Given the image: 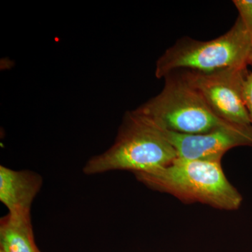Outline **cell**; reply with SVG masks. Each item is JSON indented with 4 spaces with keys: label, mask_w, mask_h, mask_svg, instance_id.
<instances>
[{
    "label": "cell",
    "mask_w": 252,
    "mask_h": 252,
    "mask_svg": "<svg viewBox=\"0 0 252 252\" xmlns=\"http://www.w3.org/2000/svg\"><path fill=\"white\" fill-rule=\"evenodd\" d=\"M180 72L198 89L217 117L232 125L252 127L244 99V82L248 68L207 73Z\"/></svg>",
    "instance_id": "5b68a950"
},
{
    "label": "cell",
    "mask_w": 252,
    "mask_h": 252,
    "mask_svg": "<svg viewBox=\"0 0 252 252\" xmlns=\"http://www.w3.org/2000/svg\"><path fill=\"white\" fill-rule=\"evenodd\" d=\"M164 79L161 92L136 109L165 130L195 135L234 126L212 112L203 96L182 72L172 73Z\"/></svg>",
    "instance_id": "277c9868"
},
{
    "label": "cell",
    "mask_w": 252,
    "mask_h": 252,
    "mask_svg": "<svg viewBox=\"0 0 252 252\" xmlns=\"http://www.w3.org/2000/svg\"><path fill=\"white\" fill-rule=\"evenodd\" d=\"M41 175L31 170H15L0 166V201L8 211H31L42 187Z\"/></svg>",
    "instance_id": "52a82bcc"
},
{
    "label": "cell",
    "mask_w": 252,
    "mask_h": 252,
    "mask_svg": "<svg viewBox=\"0 0 252 252\" xmlns=\"http://www.w3.org/2000/svg\"><path fill=\"white\" fill-rule=\"evenodd\" d=\"M249 65H251L252 67V51L251 56H250V62H249Z\"/></svg>",
    "instance_id": "8fae6325"
},
{
    "label": "cell",
    "mask_w": 252,
    "mask_h": 252,
    "mask_svg": "<svg viewBox=\"0 0 252 252\" xmlns=\"http://www.w3.org/2000/svg\"><path fill=\"white\" fill-rule=\"evenodd\" d=\"M165 131L179 158L221 162L230 149L240 146L252 147V127L230 126L195 135Z\"/></svg>",
    "instance_id": "8992f818"
},
{
    "label": "cell",
    "mask_w": 252,
    "mask_h": 252,
    "mask_svg": "<svg viewBox=\"0 0 252 252\" xmlns=\"http://www.w3.org/2000/svg\"><path fill=\"white\" fill-rule=\"evenodd\" d=\"M233 2L252 41V0H234Z\"/></svg>",
    "instance_id": "9c48e42d"
},
{
    "label": "cell",
    "mask_w": 252,
    "mask_h": 252,
    "mask_svg": "<svg viewBox=\"0 0 252 252\" xmlns=\"http://www.w3.org/2000/svg\"><path fill=\"white\" fill-rule=\"evenodd\" d=\"M177 158L165 129L134 109L124 116L112 145L89 159L83 172L87 175L114 170L140 173L168 166Z\"/></svg>",
    "instance_id": "6da1fadb"
},
{
    "label": "cell",
    "mask_w": 252,
    "mask_h": 252,
    "mask_svg": "<svg viewBox=\"0 0 252 252\" xmlns=\"http://www.w3.org/2000/svg\"><path fill=\"white\" fill-rule=\"evenodd\" d=\"M252 41L240 18L229 31L210 41L181 38L159 58L156 66L158 79L180 71L212 72L248 68Z\"/></svg>",
    "instance_id": "3957f363"
},
{
    "label": "cell",
    "mask_w": 252,
    "mask_h": 252,
    "mask_svg": "<svg viewBox=\"0 0 252 252\" xmlns=\"http://www.w3.org/2000/svg\"><path fill=\"white\" fill-rule=\"evenodd\" d=\"M244 99L252 125V69L248 71L244 82Z\"/></svg>",
    "instance_id": "30bf717a"
},
{
    "label": "cell",
    "mask_w": 252,
    "mask_h": 252,
    "mask_svg": "<svg viewBox=\"0 0 252 252\" xmlns=\"http://www.w3.org/2000/svg\"><path fill=\"white\" fill-rule=\"evenodd\" d=\"M0 252H41L34 240L31 211L8 212L1 219Z\"/></svg>",
    "instance_id": "ba28073f"
},
{
    "label": "cell",
    "mask_w": 252,
    "mask_h": 252,
    "mask_svg": "<svg viewBox=\"0 0 252 252\" xmlns=\"http://www.w3.org/2000/svg\"><path fill=\"white\" fill-rule=\"evenodd\" d=\"M152 190L185 203H201L225 211L241 207V194L227 179L221 162L177 158L168 166L135 174Z\"/></svg>",
    "instance_id": "7a4b0ae2"
}]
</instances>
